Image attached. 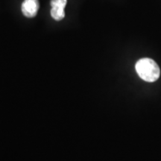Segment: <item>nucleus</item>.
Listing matches in <instances>:
<instances>
[{
  "mask_svg": "<svg viewBox=\"0 0 161 161\" xmlns=\"http://www.w3.org/2000/svg\"><path fill=\"white\" fill-rule=\"evenodd\" d=\"M138 75L147 82H154L160 75L158 64L151 58H142L136 62L135 66Z\"/></svg>",
  "mask_w": 161,
  "mask_h": 161,
  "instance_id": "nucleus-1",
  "label": "nucleus"
},
{
  "mask_svg": "<svg viewBox=\"0 0 161 161\" xmlns=\"http://www.w3.org/2000/svg\"><path fill=\"white\" fill-rule=\"evenodd\" d=\"M39 8L40 4L38 0H25L21 6L23 15L29 18L35 17L37 15Z\"/></svg>",
  "mask_w": 161,
  "mask_h": 161,
  "instance_id": "nucleus-2",
  "label": "nucleus"
},
{
  "mask_svg": "<svg viewBox=\"0 0 161 161\" xmlns=\"http://www.w3.org/2000/svg\"><path fill=\"white\" fill-rule=\"evenodd\" d=\"M51 16L56 21H60L65 17L64 8L61 7H52Z\"/></svg>",
  "mask_w": 161,
  "mask_h": 161,
  "instance_id": "nucleus-3",
  "label": "nucleus"
},
{
  "mask_svg": "<svg viewBox=\"0 0 161 161\" xmlns=\"http://www.w3.org/2000/svg\"><path fill=\"white\" fill-rule=\"evenodd\" d=\"M67 0H52L51 6L52 7H61L65 8Z\"/></svg>",
  "mask_w": 161,
  "mask_h": 161,
  "instance_id": "nucleus-4",
  "label": "nucleus"
}]
</instances>
